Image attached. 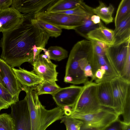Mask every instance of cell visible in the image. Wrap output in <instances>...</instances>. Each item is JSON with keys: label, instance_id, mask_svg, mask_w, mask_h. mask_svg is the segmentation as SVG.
I'll list each match as a JSON object with an SVG mask.
<instances>
[{"label": "cell", "instance_id": "cell-20", "mask_svg": "<svg viewBox=\"0 0 130 130\" xmlns=\"http://www.w3.org/2000/svg\"><path fill=\"white\" fill-rule=\"evenodd\" d=\"M130 15V0H122L118 8L115 19V27Z\"/></svg>", "mask_w": 130, "mask_h": 130}, {"label": "cell", "instance_id": "cell-34", "mask_svg": "<svg viewBox=\"0 0 130 130\" xmlns=\"http://www.w3.org/2000/svg\"><path fill=\"white\" fill-rule=\"evenodd\" d=\"M122 130H130V124H127L121 121Z\"/></svg>", "mask_w": 130, "mask_h": 130}, {"label": "cell", "instance_id": "cell-29", "mask_svg": "<svg viewBox=\"0 0 130 130\" xmlns=\"http://www.w3.org/2000/svg\"><path fill=\"white\" fill-rule=\"evenodd\" d=\"M102 130H122L121 121H120L119 118Z\"/></svg>", "mask_w": 130, "mask_h": 130}, {"label": "cell", "instance_id": "cell-13", "mask_svg": "<svg viewBox=\"0 0 130 130\" xmlns=\"http://www.w3.org/2000/svg\"><path fill=\"white\" fill-rule=\"evenodd\" d=\"M25 18L23 14L11 7L0 10V32L3 33L15 28Z\"/></svg>", "mask_w": 130, "mask_h": 130}, {"label": "cell", "instance_id": "cell-17", "mask_svg": "<svg viewBox=\"0 0 130 130\" xmlns=\"http://www.w3.org/2000/svg\"><path fill=\"white\" fill-rule=\"evenodd\" d=\"M113 31V45H119L130 39V15L116 27Z\"/></svg>", "mask_w": 130, "mask_h": 130}, {"label": "cell", "instance_id": "cell-26", "mask_svg": "<svg viewBox=\"0 0 130 130\" xmlns=\"http://www.w3.org/2000/svg\"><path fill=\"white\" fill-rule=\"evenodd\" d=\"M0 130H14L13 119L10 114L0 113Z\"/></svg>", "mask_w": 130, "mask_h": 130}, {"label": "cell", "instance_id": "cell-33", "mask_svg": "<svg viewBox=\"0 0 130 130\" xmlns=\"http://www.w3.org/2000/svg\"><path fill=\"white\" fill-rule=\"evenodd\" d=\"M9 106L7 104L0 99V111L2 109L8 108Z\"/></svg>", "mask_w": 130, "mask_h": 130}, {"label": "cell", "instance_id": "cell-6", "mask_svg": "<svg viewBox=\"0 0 130 130\" xmlns=\"http://www.w3.org/2000/svg\"><path fill=\"white\" fill-rule=\"evenodd\" d=\"M110 81L113 98L112 109L119 116L123 106L130 99V82L119 76L114 77Z\"/></svg>", "mask_w": 130, "mask_h": 130}, {"label": "cell", "instance_id": "cell-27", "mask_svg": "<svg viewBox=\"0 0 130 130\" xmlns=\"http://www.w3.org/2000/svg\"><path fill=\"white\" fill-rule=\"evenodd\" d=\"M0 99L10 106L15 103L12 95L7 89L0 83Z\"/></svg>", "mask_w": 130, "mask_h": 130}, {"label": "cell", "instance_id": "cell-15", "mask_svg": "<svg viewBox=\"0 0 130 130\" xmlns=\"http://www.w3.org/2000/svg\"><path fill=\"white\" fill-rule=\"evenodd\" d=\"M99 25L98 27L87 34L88 40L101 42L108 46L113 45L115 42L113 30L106 27L101 22Z\"/></svg>", "mask_w": 130, "mask_h": 130}, {"label": "cell", "instance_id": "cell-4", "mask_svg": "<svg viewBox=\"0 0 130 130\" xmlns=\"http://www.w3.org/2000/svg\"><path fill=\"white\" fill-rule=\"evenodd\" d=\"M70 116L83 121L81 128L90 127L101 130L119 118V116L112 110L104 107L94 113L86 114L72 112Z\"/></svg>", "mask_w": 130, "mask_h": 130}, {"label": "cell", "instance_id": "cell-5", "mask_svg": "<svg viewBox=\"0 0 130 130\" xmlns=\"http://www.w3.org/2000/svg\"><path fill=\"white\" fill-rule=\"evenodd\" d=\"M86 17L43 10L35 14L34 19L44 21L61 29L74 30Z\"/></svg>", "mask_w": 130, "mask_h": 130}, {"label": "cell", "instance_id": "cell-7", "mask_svg": "<svg viewBox=\"0 0 130 130\" xmlns=\"http://www.w3.org/2000/svg\"><path fill=\"white\" fill-rule=\"evenodd\" d=\"M130 52V39L119 45L108 46L105 55L118 76L123 70L128 53Z\"/></svg>", "mask_w": 130, "mask_h": 130}, {"label": "cell", "instance_id": "cell-3", "mask_svg": "<svg viewBox=\"0 0 130 130\" xmlns=\"http://www.w3.org/2000/svg\"><path fill=\"white\" fill-rule=\"evenodd\" d=\"M97 86L91 80L84 84L75 104L71 108L72 113L88 114L97 112L104 107L101 106L98 98Z\"/></svg>", "mask_w": 130, "mask_h": 130}, {"label": "cell", "instance_id": "cell-10", "mask_svg": "<svg viewBox=\"0 0 130 130\" xmlns=\"http://www.w3.org/2000/svg\"><path fill=\"white\" fill-rule=\"evenodd\" d=\"M55 0H12L11 7L18 10L26 18L34 19L36 14L43 10Z\"/></svg>", "mask_w": 130, "mask_h": 130}, {"label": "cell", "instance_id": "cell-22", "mask_svg": "<svg viewBox=\"0 0 130 130\" xmlns=\"http://www.w3.org/2000/svg\"><path fill=\"white\" fill-rule=\"evenodd\" d=\"M91 16L86 17L82 24L74 29L77 33L88 40L87 34L99 26V24H95L91 21Z\"/></svg>", "mask_w": 130, "mask_h": 130}, {"label": "cell", "instance_id": "cell-35", "mask_svg": "<svg viewBox=\"0 0 130 130\" xmlns=\"http://www.w3.org/2000/svg\"><path fill=\"white\" fill-rule=\"evenodd\" d=\"M80 130H101L95 128L87 127L84 128H81Z\"/></svg>", "mask_w": 130, "mask_h": 130}, {"label": "cell", "instance_id": "cell-8", "mask_svg": "<svg viewBox=\"0 0 130 130\" xmlns=\"http://www.w3.org/2000/svg\"><path fill=\"white\" fill-rule=\"evenodd\" d=\"M14 130H31L30 114L26 97L10 106Z\"/></svg>", "mask_w": 130, "mask_h": 130}, {"label": "cell", "instance_id": "cell-2", "mask_svg": "<svg viewBox=\"0 0 130 130\" xmlns=\"http://www.w3.org/2000/svg\"><path fill=\"white\" fill-rule=\"evenodd\" d=\"M31 123V130H46L53 123L60 120L64 115L62 108L58 106L46 109L40 102L35 90L26 92Z\"/></svg>", "mask_w": 130, "mask_h": 130}, {"label": "cell", "instance_id": "cell-12", "mask_svg": "<svg viewBox=\"0 0 130 130\" xmlns=\"http://www.w3.org/2000/svg\"><path fill=\"white\" fill-rule=\"evenodd\" d=\"M83 86L71 85L61 88L52 94L53 98L58 106L71 108L75 104L83 89Z\"/></svg>", "mask_w": 130, "mask_h": 130}, {"label": "cell", "instance_id": "cell-14", "mask_svg": "<svg viewBox=\"0 0 130 130\" xmlns=\"http://www.w3.org/2000/svg\"><path fill=\"white\" fill-rule=\"evenodd\" d=\"M16 78L21 85L22 90L25 92L35 90L37 85L43 81L40 76L31 71L19 67L12 68Z\"/></svg>", "mask_w": 130, "mask_h": 130}, {"label": "cell", "instance_id": "cell-32", "mask_svg": "<svg viewBox=\"0 0 130 130\" xmlns=\"http://www.w3.org/2000/svg\"><path fill=\"white\" fill-rule=\"evenodd\" d=\"M90 19L95 24H98L101 22L99 17L95 14L91 17Z\"/></svg>", "mask_w": 130, "mask_h": 130}, {"label": "cell", "instance_id": "cell-23", "mask_svg": "<svg viewBox=\"0 0 130 130\" xmlns=\"http://www.w3.org/2000/svg\"><path fill=\"white\" fill-rule=\"evenodd\" d=\"M34 19L40 28L48 34L50 37L56 38L61 35V29L44 21Z\"/></svg>", "mask_w": 130, "mask_h": 130}, {"label": "cell", "instance_id": "cell-1", "mask_svg": "<svg viewBox=\"0 0 130 130\" xmlns=\"http://www.w3.org/2000/svg\"><path fill=\"white\" fill-rule=\"evenodd\" d=\"M25 18L23 22L15 28L3 33L1 40L0 58L12 68L20 67L26 62H32L35 59L34 46L37 45L45 48L50 37L34 19Z\"/></svg>", "mask_w": 130, "mask_h": 130}, {"label": "cell", "instance_id": "cell-16", "mask_svg": "<svg viewBox=\"0 0 130 130\" xmlns=\"http://www.w3.org/2000/svg\"><path fill=\"white\" fill-rule=\"evenodd\" d=\"M97 86V96L99 102L103 107L112 109L113 98L110 80L99 83Z\"/></svg>", "mask_w": 130, "mask_h": 130}, {"label": "cell", "instance_id": "cell-18", "mask_svg": "<svg viewBox=\"0 0 130 130\" xmlns=\"http://www.w3.org/2000/svg\"><path fill=\"white\" fill-rule=\"evenodd\" d=\"M83 0H55L50 5L45 11L54 12L66 11L75 9L79 7Z\"/></svg>", "mask_w": 130, "mask_h": 130}, {"label": "cell", "instance_id": "cell-11", "mask_svg": "<svg viewBox=\"0 0 130 130\" xmlns=\"http://www.w3.org/2000/svg\"><path fill=\"white\" fill-rule=\"evenodd\" d=\"M0 73L5 87L12 96L15 102L19 101L22 86L18 81L12 68L0 58Z\"/></svg>", "mask_w": 130, "mask_h": 130}, {"label": "cell", "instance_id": "cell-36", "mask_svg": "<svg viewBox=\"0 0 130 130\" xmlns=\"http://www.w3.org/2000/svg\"><path fill=\"white\" fill-rule=\"evenodd\" d=\"M0 83L2 84L3 86L5 87L4 85V84L3 82V80L2 78L0 73Z\"/></svg>", "mask_w": 130, "mask_h": 130}, {"label": "cell", "instance_id": "cell-19", "mask_svg": "<svg viewBox=\"0 0 130 130\" xmlns=\"http://www.w3.org/2000/svg\"><path fill=\"white\" fill-rule=\"evenodd\" d=\"M99 5L95 8H93L94 14L99 16L106 24L112 23L113 21L112 14L114 10L113 5L109 4L108 6L102 1H99Z\"/></svg>", "mask_w": 130, "mask_h": 130}, {"label": "cell", "instance_id": "cell-28", "mask_svg": "<svg viewBox=\"0 0 130 130\" xmlns=\"http://www.w3.org/2000/svg\"><path fill=\"white\" fill-rule=\"evenodd\" d=\"M91 41L93 53L101 56L105 55L106 50L108 46L105 43L94 40Z\"/></svg>", "mask_w": 130, "mask_h": 130}, {"label": "cell", "instance_id": "cell-21", "mask_svg": "<svg viewBox=\"0 0 130 130\" xmlns=\"http://www.w3.org/2000/svg\"><path fill=\"white\" fill-rule=\"evenodd\" d=\"M56 82L53 81H43L37 86L35 90L38 95L43 94L52 95L58 90L61 88Z\"/></svg>", "mask_w": 130, "mask_h": 130}, {"label": "cell", "instance_id": "cell-30", "mask_svg": "<svg viewBox=\"0 0 130 130\" xmlns=\"http://www.w3.org/2000/svg\"><path fill=\"white\" fill-rule=\"evenodd\" d=\"M84 72L85 76L88 78V77H91L92 78L91 80L93 81V75L91 66L89 63L88 64L85 66L84 69Z\"/></svg>", "mask_w": 130, "mask_h": 130}, {"label": "cell", "instance_id": "cell-9", "mask_svg": "<svg viewBox=\"0 0 130 130\" xmlns=\"http://www.w3.org/2000/svg\"><path fill=\"white\" fill-rule=\"evenodd\" d=\"M31 63L33 68L32 71L41 77L43 81L58 80V73L56 70L57 65L53 63L47 55H39Z\"/></svg>", "mask_w": 130, "mask_h": 130}, {"label": "cell", "instance_id": "cell-31", "mask_svg": "<svg viewBox=\"0 0 130 130\" xmlns=\"http://www.w3.org/2000/svg\"><path fill=\"white\" fill-rule=\"evenodd\" d=\"M12 2V0H0V10L10 7Z\"/></svg>", "mask_w": 130, "mask_h": 130}, {"label": "cell", "instance_id": "cell-24", "mask_svg": "<svg viewBox=\"0 0 130 130\" xmlns=\"http://www.w3.org/2000/svg\"><path fill=\"white\" fill-rule=\"evenodd\" d=\"M47 51L50 60L59 61L68 57L67 51L60 46H51L48 48Z\"/></svg>", "mask_w": 130, "mask_h": 130}, {"label": "cell", "instance_id": "cell-25", "mask_svg": "<svg viewBox=\"0 0 130 130\" xmlns=\"http://www.w3.org/2000/svg\"><path fill=\"white\" fill-rule=\"evenodd\" d=\"M64 124L66 130H80L83 122L82 121L70 116H63L60 119Z\"/></svg>", "mask_w": 130, "mask_h": 130}]
</instances>
